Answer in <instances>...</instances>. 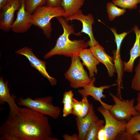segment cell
<instances>
[{"label":"cell","mask_w":140,"mask_h":140,"mask_svg":"<svg viewBox=\"0 0 140 140\" xmlns=\"http://www.w3.org/2000/svg\"><path fill=\"white\" fill-rule=\"evenodd\" d=\"M82 61V64L87 68L89 73V77L92 79L94 73L96 74L98 70L97 65L100 61L95 57L89 49L85 48L82 50L78 55Z\"/></svg>","instance_id":"e0dca14e"},{"label":"cell","mask_w":140,"mask_h":140,"mask_svg":"<svg viewBox=\"0 0 140 140\" xmlns=\"http://www.w3.org/2000/svg\"><path fill=\"white\" fill-rule=\"evenodd\" d=\"M98 140H107L104 126L99 131L97 136Z\"/></svg>","instance_id":"83f0119b"},{"label":"cell","mask_w":140,"mask_h":140,"mask_svg":"<svg viewBox=\"0 0 140 140\" xmlns=\"http://www.w3.org/2000/svg\"><path fill=\"white\" fill-rule=\"evenodd\" d=\"M117 85L116 84L107 85H104L99 87H96L94 86V83L86 85L81 89L78 90V92L82 97L88 96H92L94 99L98 101L102 106L104 108L109 110L112 105L107 104L103 102L101 100L102 98H105L106 96L103 94L105 89Z\"/></svg>","instance_id":"4fadbf2b"},{"label":"cell","mask_w":140,"mask_h":140,"mask_svg":"<svg viewBox=\"0 0 140 140\" xmlns=\"http://www.w3.org/2000/svg\"><path fill=\"white\" fill-rule=\"evenodd\" d=\"M73 94L72 90L65 92L63 95L62 100L61 103L64 104L63 116L65 117L72 114L73 108Z\"/></svg>","instance_id":"ffe728a7"},{"label":"cell","mask_w":140,"mask_h":140,"mask_svg":"<svg viewBox=\"0 0 140 140\" xmlns=\"http://www.w3.org/2000/svg\"><path fill=\"white\" fill-rule=\"evenodd\" d=\"M53 97L48 96L39 97L34 99L27 97L25 99L19 98L17 104L18 106L29 108L41 114L57 119L60 115L61 109L53 103Z\"/></svg>","instance_id":"277c9868"},{"label":"cell","mask_w":140,"mask_h":140,"mask_svg":"<svg viewBox=\"0 0 140 140\" xmlns=\"http://www.w3.org/2000/svg\"><path fill=\"white\" fill-rule=\"evenodd\" d=\"M76 125L78 130V140H85L86 136L90 126L95 121L98 120V117L94 110L93 104H90L87 114L82 117H76Z\"/></svg>","instance_id":"5bb4252c"},{"label":"cell","mask_w":140,"mask_h":140,"mask_svg":"<svg viewBox=\"0 0 140 140\" xmlns=\"http://www.w3.org/2000/svg\"><path fill=\"white\" fill-rule=\"evenodd\" d=\"M73 105L72 114L76 117H79L83 107L82 100L79 101L73 98Z\"/></svg>","instance_id":"484cf974"},{"label":"cell","mask_w":140,"mask_h":140,"mask_svg":"<svg viewBox=\"0 0 140 140\" xmlns=\"http://www.w3.org/2000/svg\"><path fill=\"white\" fill-rule=\"evenodd\" d=\"M140 131V114L132 116L127 122L125 131L121 134L120 139L133 140L132 135Z\"/></svg>","instance_id":"ac0fdd59"},{"label":"cell","mask_w":140,"mask_h":140,"mask_svg":"<svg viewBox=\"0 0 140 140\" xmlns=\"http://www.w3.org/2000/svg\"><path fill=\"white\" fill-rule=\"evenodd\" d=\"M106 9L109 20L111 21L116 17L123 15L126 11L125 9L118 8L113 2L107 4Z\"/></svg>","instance_id":"7402d4cb"},{"label":"cell","mask_w":140,"mask_h":140,"mask_svg":"<svg viewBox=\"0 0 140 140\" xmlns=\"http://www.w3.org/2000/svg\"><path fill=\"white\" fill-rule=\"evenodd\" d=\"M139 14L140 15V10L139 11Z\"/></svg>","instance_id":"836d02e7"},{"label":"cell","mask_w":140,"mask_h":140,"mask_svg":"<svg viewBox=\"0 0 140 140\" xmlns=\"http://www.w3.org/2000/svg\"><path fill=\"white\" fill-rule=\"evenodd\" d=\"M98 111L104 117L105 121L104 128L107 140L115 139L118 135L125 131L127 122L118 120L115 118L109 110L101 106L97 108Z\"/></svg>","instance_id":"52a82bcc"},{"label":"cell","mask_w":140,"mask_h":140,"mask_svg":"<svg viewBox=\"0 0 140 140\" xmlns=\"http://www.w3.org/2000/svg\"><path fill=\"white\" fill-rule=\"evenodd\" d=\"M89 49L100 62L105 66L109 76H113L116 72V67L113 63V58L106 53L104 48L99 43L90 47Z\"/></svg>","instance_id":"9a60e30c"},{"label":"cell","mask_w":140,"mask_h":140,"mask_svg":"<svg viewBox=\"0 0 140 140\" xmlns=\"http://www.w3.org/2000/svg\"><path fill=\"white\" fill-rule=\"evenodd\" d=\"M133 140H140V134L138 132H137L132 135Z\"/></svg>","instance_id":"1f68e13d"},{"label":"cell","mask_w":140,"mask_h":140,"mask_svg":"<svg viewBox=\"0 0 140 140\" xmlns=\"http://www.w3.org/2000/svg\"><path fill=\"white\" fill-rule=\"evenodd\" d=\"M21 1V6L18 10L16 18L11 27V30L16 33L26 32L33 25L32 14L27 11L25 9V0Z\"/></svg>","instance_id":"8fae6325"},{"label":"cell","mask_w":140,"mask_h":140,"mask_svg":"<svg viewBox=\"0 0 140 140\" xmlns=\"http://www.w3.org/2000/svg\"><path fill=\"white\" fill-rule=\"evenodd\" d=\"M67 22L76 20L80 21L82 24V28L81 31L77 34L78 35L81 33L87 34L89 37L90 40L88 42L90 47L93 46L98 42L95 39L93 32L92 26L94 23V19L91 13L87 15H84L80 9L73 15L65 18Z\"/></svg>","instance_id":"30bf717a"},{"label":"cell","mask_w":140,"mask_h":140,"mask_svg":"<svg viewBox=\"0 0 140 140\" xmlns=\"http://www.w3.org/2000/svg\"><path fill=\"white\" fill-rule=\"evenodd\" d=\"M71 58L70 67L64 74L71 87L75 89L83 88L86 85L94 83L95 78H90L84 69L79 56L76 55Z\"/></svg>","instance_id":"5b68a950"},{"label":"cell","mask_w":140,"mask_h":140,"mask_svg":"<svg viewBox=\"0 0 140 140\" xmlns=\"http://www.w3.org/2000/svg\"><path fill=\"white\" fill-rule=\"evenodd\" d=\"M63 29V33L58 38L54 47L44 56L45 59L55 55H62L67 57L78 55L83 49L89 46L88 41L80 39L72 40L69 38L71 34L74 33L73 25H69L63 17H56Z\"/></svg>","instance_id":"7a4b0ae2"},{"label":"cell","mask_w":140,"mask_h":140,"mask_svg":"<svg viewBox=\"0 0 140 140\" xmlns=\"http://www.w3.org/2000/svg\"><path fill=\"white\" fill-rule=\"evenodd\" d=\"M21 0H7L0 9V29L8 32L13 22L15 12L21 7Z\"/></svg>","instance_id":"ba28073f"},{"label":"cell","mask_w":140,"mask_h":140,"mask_svg":"<svg viewBox=\"0 0 140 140\" xmlns=\"http://www.w3.org/2000/svg\"><path fill=\"white\" fill-rule=\"evenodd\" d=\"M137 103L135 106L136 110L140 113V92H139L136 98Z\"/></svg>","instance_id":"4dcf8cb0"},{"label":"cell","mask_w":140,"mask_h":140,"mask_svg":"<svg viewBox=\"0 0 140 140\" xmlns=\"http://www.w3.org/2000/svg\"><path fill=\"white\" fill-rule=\"evenodd\" d=\"M132 30L136 35L135 40L130 51L129 60L127 62H122L123 71L128 72H132L135 60L138 57H140V29H139L138 26L135 25Z\"/></svg>","instance_id":"2e32d148"},{"label":"cell","mask_w":140,"mask_h":140,"mask_svg":"<svg viewBox=\"0 0 140 140\" xmlns=\"http://www.w3.org/2000/svg\"><path fill=\"white\" fill-rule=\"evenodd\" d=\"M46 0H25V9L32 14L36 8L46 5Z\"/></svg>","instance_id":"cb8c5ba5"},{"label":"cell","mask_w":140,"mask_h":140,"mask_svg":"<svg viewBox=\"0 0 140 140\" xmlns=\"http://www.w3.org/2000/svg\"><path fill=\"white\" fill-rule=\"evenodd\" d=\"M135 71L134 75L131 82V87L133 89L140 92V57Z\"/></svg>","instance_id":"d4e9b609"},{"label":"cell","mask_w":140,"mask_h":140,"mask_svg":"<svg viewBox=\"0 0 140 140\" xmlns=\"http://www.w3.org/2000/svg\"><path fill=\"white\" fill-rule=\"evenodd\" d=\"M112 2L116 6L122 9L132 10L137 8V4L140 3V0H113Z\"/></svg>","instance_id":"603a6c76"},{"label":"cell","mask_w":140,"mask_h":140,"mask_svg":"<svg viewBox=\"0 0 140 140\" xmlns=\"http://www.w3.org/2000/svg\"><path fill=\"white\" fill-rule=\"evenodd\" d=\"M85 0H62L60 5L64 10L62 16L66 18L79 11L83 5Z\"/></svg>","instance_id":"d6986e66"},{"label":"cell","mask_w":140,"mask_h":140,"mask_svg":"<svg viewBox=\"0 0 140 140\" xmlns=\"http://www.w3.org/2000/svg\"><path fill=\"white\" fill-rule=\"evenodd\" d=\"M17 96L13 94L11 95L10 88L8 87V81L4 82L3 77L0 78V104L3 105L6 103L8 104L10 109L8 116H14L19 112L20 107L15 102Z\"/></svg>","instance_id":"7c38bea8"},{"label":"cell","mask_w":140,"mask_h":140,"mask_svg":"<svg viewBox=\"0 0 140 140\" xmlns=\"http://www.w3.org/2000/svg\"><path fill=\"white\" fill-rule=\"evenodd\" d=\"M63 137L65 140H78V135L75 134L72 135L65 134Z\"/></svg>","instance_id":"f546056e"},{"label":"cell","mask_w":140,"mask_h":140,"mask_svg":"<svg viewBox=\"0 0 140 140\" xmlns=\"http://www.w3.org/2000/svg\"><path fill=\"white\" fill-rule=\"evenodd\" d=\"M109 94L113 99L115 104L109 110L111 115L117 120L129 121L132 116L140 113L136 109L134 98L129 100L120 99L111 93Z\"/></svg>","instance_id":"8992f818"},{"label":"cell","mask_w":140,"mask_h":140,"mask_svg":"<svg viewBox=\"0 0 140 140\" xmlns=\"http://www.w3.org/2000/svg\"><path fill=\"white\" fill-rule=\"evenodd\" d=\"M64 11L60 6L45 5L38 7L32 14L33 25L41 29L46 37L50 38L52 30L51 20L55 17H62Z\"/></svg>","instance_id":"3957f363"},{"label":"cell","mask_w":140,"mask_h":140,"mask_svg":"<svg viewBox=\"0 0 140 140\" xmlns=\"http://www.w3.org/2000/svg\"><path fill=\"white\" fill-rule=\"evenodd\" d=\"M7 0H0V9L5 3Z\"/></svg>","instance_id":"d6a6232c"},{"label":"cell","mask_w":140,"mask_h":140,"mask_svg":"<svg viewBox=\"0 0 140 140\" xmlns=\"http://www.w3.org/2000/svg\"><path fill=\"white\" fill-rule=\"evenodd\" d=\"M104 120L99 119L94 121L89 128L85 140H98V132L104 126Z\"/></svg>","instance_id":"44dd1931"},{"label":"cell","mask_w":140,"mask_h":140,"mask_svg":"<svg viewBox=\"0 0 140 140\" xmlns=\"http://www.w3.org/2000/svg\"><path fill=\"white\" fill-rule=\"evenodd\" d=\"M46 5L54 7L60 6L62 0H46Z\"/></svg>","instance_id":"f1b7e54d"},{"label":"cell","mask_w":140,"mask_h":140,"mask_svg":"<svg viewBox=\"0 0 140 140\" xmlns=\"http://www.w3.org/2000/svg\"><path fill=\"white\" fill-rule=\"evenodd\" d=\"M15 52L25 56L28 60L30 65L37 70L44 77L47 78L51 85H55L57 81L55 78L50 76L46 69V62L41 60L34 54L32 49L30 48L25 47L16 51Z\"/></svg>","instance_id":"9c48e42d"},{"label":"cell","mask_w":140,"mask_h":140,"mask_svg":"<svg viewBox=\"0 0 140 140\" xmlns=\"http://www.w3.org/2000/svg\"><path fill=\"white\" fill-rule=\"evenodd\" d=\"M87 96L82 97V100L83 103V107L79 117H82L87 114L89 109L90 103L87 99Z\"/></svg>","instance_id":"4316f807"},{"label":"cell","mask_w":140,"mask_h":140,"mask_svg":"<svg viewBox=\"0 0 140 140\" xmlns=\"http://www.w3.org/2000/svg\"><path fill=\"white\" fill-rule=\"evenodd\" d=\"M0 140H59L52 137L48 117L29 108L20 107L0 127Z\"/></svg>","instance_id":"6da1fadb"},{"label":"cell","mask_w":140,"mask_h":140,"mask_svg":"<svg viewBox=\"0 0 140 140\" xmlns=\"http://www.w3.org/2000/svg\"></svg>","instance_id":"e575fe53"}]
</instances>
